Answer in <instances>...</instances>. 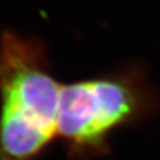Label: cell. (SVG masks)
<instances>
[{"mask_svg": "<svg viewBox=\"0 0 160 160\" xmlns=\"http://www.w3.org/2000/svg\"><path fill=\"white\" fill-rule=\"evenodd\" d=\"M135 107L131 91L110 79L63 86L59 93L57 134L81 145H92L128 118Z\"/></svg>", "mask_w": 160, "mask_h": 160, "instance_id": "obj_2", "label": "cell"}, {"mask_svg": "<svg viewBox=\"0 0 160 160\" xmlns=\"http://www.w3.org/2000/svg\"><path fill=\"white\" fill-rule=\"evenodd\" d=\"M62 86L39 48L7 33L0 42V160H33L57 134Z\"/></svg>", "mask_w": 160, "mask_h": 160, "instance_id": "obj_1", "label": "cell"}]
</instances>
